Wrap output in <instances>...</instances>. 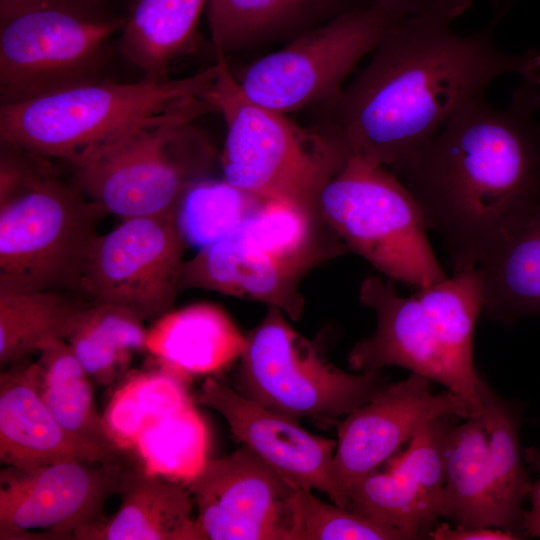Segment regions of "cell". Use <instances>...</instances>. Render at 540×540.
<instances>
[{
	"mask_svg": "<svg viewBox=\"0 0 540 540\" xmlns=\"http://www.w3.org/2000/svg\"><path fill=\"white\" fill-rule=\"evenodd\" d=\"M479 414L460 394L450 390L433 393L430 380L416 373L388 384L337 425L333 469L340 490L348 499L353 484L390 460L428 422Z\"/></svg>",
	"mask_w": 540,
	"mask_h": 540,
	"instance_id": "15",
	"label": "cell"
},
{
	"mask_svg": "<svg viewBox=\"0 0 540 540\" xmlns=\"http://www.w3.org/2000/svg\"><path fill=\"white\" fill-rule=\"evenodd\" d=\"M37 363L39 395L57 422L83 440L120 446L96 409L91 377L69 343L59 340L44 348Z\"/></svg>",
	"mask_w": 540,
	"mask_h": 540,
	"instance_id": "29",
	"label": "cell"
},
{
	"mask_svg": "<svg viewBox=\"0 0 540 540\" xmlns=\"http://www.w3.org/2000/svg\"><path fill=\"white\" fill-rule=\"evenodd\" d=\"M237 234L271 256L308 271L349 252L320 216L278 200H264Z\"/></svg>",
	"mask_w": 540,
	"mask_h": 540,
	"instance_id": "27",
	"label": "cell"
},
{
	"mask_svg": "<svg viewBox=\"0 0 540 540\" xmlns=\"http://www.w3.org/2000/svg\"><path fill=\"white\" fill-rule=\"evenodd\" d=\"M171 120L146 127L74 167L76 187L106 213L122 219L175 215L186 189L204 178L210 151Z\"/></svg>",
	"mask_w": 540,
	"mask_h": 540,
	"instance_id": "11",
	"label": "cell"
},
{
	"mask_svg": "<svg viewBox=\"0 0 540 540\" xmlns=\"http://www.w3.org/2000/svg\"><path fill=\"white\" fill-rule=\"evenodd\" d=\"M403 16L378 4L354 8L296 35L234 76L250 100L283 114L329 105Z\"/></svg>",
	"mask_w": 540,
	"mask_h": 540,
	"instance_id": "10",
	"label": "cell"
},
{
	"mask_svg": "<svg viewBox=\"0 0 540 540\" xmlns=\"http://www.w3.org/2000/svg\"><path fill=\"white\" fill-rule=\"evenodd\" d=\"M450 417L422 426L387 469L366 475L348 490V509L399 532L429 537L444 511V447Z\"/></svg>",
	"mask_w": 540,
	"mask_h": 540,
	"instance_id": "16",
	"label": "cell"
},
{
	"mask_svg": "<svg viewBox=\"0 0 540 540\" xmlns=\"http://www.w3.org/2000/svg\"><path fill=\"white\" fill-rule=\"evenodd\" d=\"M217 64L195 75L101 79L26 102L0 106L2 145L78 167L132 134L171 120L193 121L216 111Z\"/></svg>",
	"mask_w": 540,
	"mask_h": 540,
	"instance_id": "3",
	"label": "cell"
},
{
	"mask_svg": "<svg viewBox=\"0 0 540 540\" xmlns=\"http://www.w3.org/2000/svg\"><path fill=\"white\" fill-rule=\"evenodd\" d=\"M124 22L109 0H52L1 21V105L104 79Z\"/></svg>",
	"mask_w": 540,
	"mask_h": 540,
	"instance_id": "7",
	"label": "cell"
},
{
	"mask_svg": "<svg viewBox=\"0 0 540 540\" xmlns=\"http://www.w3.org/2000/svg\"><path fill=\"white\" fill-rule=\"evenodd\" d=\"M38 363L26 359L0 376V460L30 470L65 460L114 463L127 459L125 448L90 442L68 433L38 392Z\"/></svg>",
	"mask_w": 540,
	"mask_h": 540,
	"instance_id": "18",
	"label": "cell"
},
{
	"mask_svg": "<svg viewBox=\"0 0 540 540\" xmlns=\"http://www.w3.org/2000/svg\"><path fill=\"white\" fill-rule=\"evenodd\" d=\"M297 483L246 446L207 459L186 482L198 540H291Z\"/></svg>",
	"mask_w": 540,
	"mask_h": 540,
	"instance_id": "14",
	"label": "cell"
},
{
	"mask_svg": "<svg viewBox=\"0 0 540 540\" xmlns=\"http://www.w3.org/2000/svg\"><path fill=\"white\" fill-rule=\"evenodd\" d=\"M90 303L58 290L0 286V365L5 367L59 340H68Z\"/></svg>",
	"mask_w": 540,
	"mask_h": 540,
	"instance_id": "26",
	"label": "cell"
},
{
	"mask_svg": "<svg viewBox=\"0 0 540 540\" xmlns=\"http://www.w3.org/2000/svg\"><path fill=\"white\" fill-rule=\"evenodd\" d=\"M268 307L247 334L233 387L263 407L300 421H335L369 402L388 383L379 372L350 373L326 356L317 340L295 330Z\"/></svg>",
	"mask_w": 540,
	"mask_h": 540,
	"instance_id": "9",
	"label": "cell"
},
{
	"mask_svg": "<svg viewBox=\"0 0 540 540\" xmlns=\"http://www.w3.org/2000/svg\"><path fill=\"white\" fill-rule=\"evenodd\" d=\"M120 506L78 537L84 540H198L186 484L132 465L117 493Z\"/></svg>",
	"mask_w": 540,
	"mask_h": 540,
	"instance_id": "20",
	"label": "cell"
},
{
	"mask_svg": "<svg viewBox=\"0 0 540 540\" xmlns=\"http://www.w3.org/2000/svg\"><path fill=\"white\" fill-rule=\"evenodd\" d=\"M443 517L455 525L505 530L495 498L482 413L448 428L444 447Z\"/></svg>",
	"mask_w": 540,
	"mask_h": 540,
	"instance_id": "23",
	"label": "cell"
},
{
	"mask_svg": "<svg viewBox=\"0 0 540 540\" xmlns=\"http://www.w3.org/2000/svg\"><path fill=\"white\" fill-rule=\"evenodd\" d=\"M109 1L113 3V0H109Z\"/></svg>",
	"mask_w": 540,
	"mask_h": 540,
	"instance_id": "39",
	"label": "cell"
},
{
	"mask_svg": "<svg viewBox=\"0 0 540 540\" xmlns=\"http://www.w3.org/2000/svg\"><path fill=\"white\" fill-rule=\"evenodd\" d=\"M291 540H396L397 531L335 503L322 501L309 487L297 483Z\"/></svg>",
	"mask_w": 540,
	"mask_h": 540,
	"instance_id": "34",
	"label": "cell"
},
{
	"mask_svg": "<svg viewBox=\"0 0 540 540\" xmlns=\"http://www.w3.org/2000/svg\"><path fill=\"white\" fill-rule=\"evenodd\" d=\"M192 404L180 379L171 373H141L131 377L112 397L104 420L123 448L135 446L143 428L153 419Z\"/></svg>",
	"mask_w": 540,
	"mask_h": 540,
	"instance_id": "33",
	"label": "cell"
},
{
	"mask_svg": "<svg viewBox=\"0 0 540 540\" xmlns=\"http://www.w3.org/2000/svg\"><path fill=\"white\" fill-rule=\"evenodd\" d=\"M142 322L124 307L91 302L67 341L88 375L108 384L129 352L145 349L147 331Z\"/></svg>",
	"mask_w": 540,
	"mask_h": 540,
	"instance_id": "30",
	"label": "cell"
},
{
	"mask_svg": "<svg viewBox=\"0 0 540 540\" xmlns=\"http://www.w3.org/2000/svg\"><path fill=\"white\" fill-rule=\"evenodd\" d=\"M246 336L211 303H196L157 318L145 349L177 374H208L238 360Z\"/></svg>",
	"mask_w": 540,
	"mask_h": 540,
	"instance_id": "21",
	"label": "cell"
},
{
	"mask_svg": "<svg viewBox=\"0 0 540 540\" xmlns=\"http://www.w3.org/2000/svg\"><path fill=\"white\" fill-rule=\"evenodd\" d=\"M318 213L349 251L384 277L418 289L448 277L418 204L387 167L351 155L323 188Z\"/></svg>",
	"mask_w": 540,
	"mask_h": 540,
	"instance_id": "8",
	"label": "cell"
},
{
	"mask_svg": "<svg viewBox=\"0 0 540 540\" xmlns=\"http://www.w3.org/2000/svg\"><path fill=\"white\" fill-rule=\"evenodd\" d=\"M540 82L526 79L506 108L481 94L390 170L441 239L453 273L475 268L540 208Z\"/></svg>",
	"mask_w": 540,
	"mask_h": 540,
	"instance_id": "2",
	"label": "cell"
},
{
	"mask_svg": "<svg viewBox=\"0 0 540 540\" xmlns=\"http://www.w3.org/2000/svg\"><path fill=\"white\" fill-rule=\"evenodd\" d=\"M367 5L362 0H208L206 16L216 57L288 34Z\"/></svg>",
	"mask_w": 540,
	"mask_h": 540,
	"instance_id": "22",
	"label": "cell"
},
{
	"mask_svg": "<svg viewBox=\"0 0 540 540\" xmlns=\"http://www.w3.org/2000/svg\"><path fill=\"white\" fill-rule=\"evenodd\" d=\"M135 446L148 472L188 482L207 460V431L190 404L148 422Z\"/></svg>",
	"mask_w": 540,
	"mask_h": 540,
	"instance_id": "32",
	"label": "cell"
},
{
	"mask_svg": "<svg viewBox=\"0 0 540 540\" xmlns=\"http://www.w3.org/2000/svg\"><path fill=\"white\" fill-rule=\"evenodd\" d=\"M359 301L374 311L377 324L350 350L353 371L402 367L460 394L482 412L481 376L473 358L475 326L483 312L476 268L453 273L410 297L397 292L394 280L368 276L360 285Z\"/></svg>",
	"mask_w": 540,
	"mask_h": 540,
	"instance_id": "4",
	"label": "cell"
},
{
	"mask_svg": "<svg viewBox=\"0 0 540 540\" xmlns=\"http://www.w3.org/2000/svg\"><path fill=\"white\" fill-rule=\"evenodd\" d=\"M478 393L488 435L495 498L504 529L523 538V502L529 495L532 481L524 465L520 444V408L494 392L482 377L478 382Z\"/></svg>",
	"mask_w": 540,
	"mask_h": 540,
	"instance_id": "28",
	"label": "cell"
},
{
	"mask_svg": "<svg viewBox=\"0 0 540 540\" xmlns=\"http://www.w3.org/2000/svg\"><path fill=\"white\" fill-rule=\"evenodd\" d=\"M471 0H433L400 18L368 64L327 108V128L352 155L389 169L426 144L496 78L518 73L540 82V53L513 54L495 41L496 14L462 35L454 19Z\"/></svg>",
	"mask_w": 540,
	"mask_h": 540,
	"instance_id": "1",
	"label": "cell"
},
{
	"mask_svg": "<svg viewBox=\"0 0 540 540\" xmlns=\"http://www.w3.org/2000/svg\"><path fill=\"white\" fill-rule=\"evenodd\" d=\"M208 0H130L117 39L121 54L148 79L168 77L169 65L197 35Z\"/></svg>",
	"mask_w": 540,
	"mask_h": 540,
	"instance_id": "24",
	"label": "cell"
},
{
	"mask_svg": "<svg viewBox=\"0 0 540 540\" xmlns=\"http://www.w3.org/2000/svg\"><path fill=\"white\" fill-rule=\"evenodd\" d=\"M49 1L52 0H0V22Z\"/></svg>",
	"mask_w": 540,
	"mask_h": 540,
	"instance_id": "38",
	"label": "cell"
},
{
	"mask_svg": "<svg viewBox=\"0 0 540 540\" xmlns=\"http://www.w3.org/2000/svg\"><path fill=\"white\" fill-rule=\"evenodd\" d=\"M186 246L175 215L123 219L93 241L78 290L93 303L156 320L173 309L181 290Z\"/></svg>",
	"mask_w": 540,
	"mask_h": 540,
	"instance_id": "12",
	"label": "cell"
},
{
	"mask_svg": "<svg viewBox=\"0 0 540 540\" xmlns=\"http://www.w3.org/2000/svg\"><path fill=\"white\" fill-rule=\"evenodd\" d=\"M196 400L217 411L243 446L297 482L348 509V499L334 476L336 440L307 431L299 421L263 407L232 385L212 377L206 378Z\"/></svg>",
	"mask_w": 540,
	"mask_h": 540,
	"instance_id": "17",
	"label": "cell"
},
{
	"mask_svg": "<svg viewBox=\"0 0 540 540\" xmlns=\"http://www.w3.org/2000/svg\"><path fill=\"white\" fill-rule=\"evenodd\" d=\"M365 4H378L395 13L409 15L423 10L433 0H362Z\"/></svg>",
	"mask_w": 540,
	"mask_h": 540,
	"instance_id": "37",
	"label": "cell"
},
{
	"mask_svg": "<svg viewBox=\"0 0 540 540\" xmlns=\"http://www.w3.org/2000/svg\"><path fill=\"white\" fill-rule=\"evenodd\" d=\"M308 272L271 256L235 234L198 249L185 261L181 289L200 288L261 302L297 321L305 305L300 283Z\"/></svg>",
	"mask_w": 540,
	"mask_h": 540,
	"instance_id": "19",
	"label": "cell"
},
{
	"mask_svg": "<svg viewBox=\"0 0 540 540\" xmlns=\"http://www.w3.org/2000/svg\"><path fill=\"white\" fill-rule=\"evenodd\" d=\"M47 158L3 147L0 158V286L78 290L96 225L106 212L55 179Z\"/></svg>",
	"mask_w": 540,
	"mask_h": 540,
	"instance_id": "5",
	"label": "cell"
},
{
	"mask_svg": "<svg viewBox=\"0 0 540 540\" xmlns=\"http://www.w3.org/2000/svg\"><path fill=\"white\" fill-rule=\"evenodd\" d=\"M133 463L65 460L0 473V539H78L103 514Z\"/></svg>",
	"mask_w": 540,
	"mask_h": 540,
	"instance_id": "13",
	"label": "cell"
},
{
	"mask_svg": "<svg viewBox=\"0 0 540 540\" xmlns=\"http://www.w3.org/2000/svg\"><path fill=\"white\" fill-rule=\"evenodd\" d=\"M212 102L226 126L221 165L224 179L263 200H278L318 215L327 182L352 155L338 136L306 130L286 114L250 100L226 57H216Z\"/></svg>",
	"mask_w": 540,
	"mask_h": 540,
	"instance_id": "6",
	"label": "cell"
},
{
	"mask_svg": "<svg viewBox=\"0 0 540 540\" xmlns=\"http://www.w3.org/2000/svg\"><path fill=\"white\" fill-rule=\"evenodd\" d=\"M434 540H515L522 539L519 535L492 527H465L448 523H438L429 533Z\"/></svg>",
	"mask_w": 540,
	"mask_h": 540,
	"instance_id": "35",
	"label": "cell"
},
{
	"mask_svg": "<svg viewBox=\"0 0 540 540\" xmlns=\"http://www.w3.org/2000/svg\"><path fill=\"white\" fill-rule=\"evenodd\" d=\"M524 459L538 477L531 483L528 497L531 507L524 511L522 518V533L524 536L540 538V449L530 447L524 451Z\"/></svg>",
	"mask_w": 540,
	"mask_h": 540,
	"instance_id": "36",
	"label": "cell"
},
{
	"mask_svg": "<svg viewBox=\"0 0 540 540\" xmlns=\"http://www.w3.org/2000/svg\"><path fill=\"white\" fill-rule=\"evenodd\" d=\"M475 268L487 316L511 324L524 316L540 315V208Z\"/></svg>",
	"mask_w": 540,
	"mask_h": 540,
	"instance_id": "25",
	"label": "cell"
},
{
	"mask_svg": "<svg viewBox=\"0 0 540 540\" xmlns=\"http://www.w3.org/2000/svg\"><path fill=\"white\" fill-rule=\"evenodd\" d=\"M263 201L225 179L202 178L184 192L175 220L187 245L201 249L237 234Z\"/></svg>",
	"mask_w": 540,
	"mask_h": 540,
	"instance_id": "31",
	"label": "cell"
}]
</instances>
